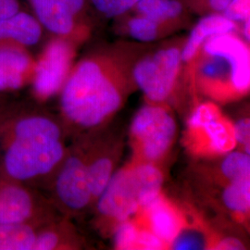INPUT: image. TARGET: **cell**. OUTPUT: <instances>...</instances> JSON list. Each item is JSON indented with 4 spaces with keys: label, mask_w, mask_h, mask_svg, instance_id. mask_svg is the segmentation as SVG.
I'll return each instance as SVG.
<instances>
[{
    "label": "cell",
    "mask_w": 250,
    "mask_h": 250,
    "mask_svg": "<svg viewBox=\"0 0 250 250\" xmlns=\"http://www.w3.org/2000/svg\"><path fill=\"white\" fill-rule=\"evenodd\" d=\"M207 56L208 58L199 67V74L202 79L209 82H220L228 78L231 83L232 69L229 62L220 56Z\"/></svg>",
    "instance_id": "cell-22"
},
{
    "label": "cell",
    "mask_w": 250,
    "mask_h": 250,
    "mask_svg": "<svg viewBox=\"0 0 250 250\" xmlns=\"http://www.w3.org/2000/svg\"><path fill=\"white\" fill-rule=\"evenodd\" d=\"M162 183L161 170L149 163L119 170L99 196L98 209L120 222L127 221L160 196Z\"/></svg>",
    "instance_id": "cell-3"
},
{
    "label": "cell",
    "mask_w": 250,
    "mask_h": 250,
    "mask_svg": "<svg viewBox=\"0 0 250 250\" xmlns=\"http://www.w3.org/2000/svg\"><path fill=\"white\" fill-rule=\"evenodd\" d=\"M44 29L29 9H20L0 20V45H17L30 47L43 38Z\"/></svg>",
    "instance_id": "cell-12"
},
{
    "label": "cell",
    "mask_w": 250,
    "mask_h": 250,
    "mask_svg": "<svg viewBox=\"0 0 250 250\" xmlns=\"http://www.w3.org/2000/svg\"><path fill=\"white\" fill-rule=\"evenodd\" d=\"M36 60L29 48L0 45V96H9L32 83Z\"/></svg>",
    "instance_id": "cell-11"
},
{
    "label": "cell",
    "mask_w": 250,
    "mask_h": 250,
    "mask_svg": "<svg viewBox=\"0 0 250 250\" xmlns=\"http://www.w3.org/2000/svg\"><path fill=\"white\" fill-rule=\"evenodd\" d=\"M216 250H244V246L241 242L235 238H227L220 242L216 248Z\"/></svg>",
    "instance_id": "cell-32"
},
{
    "label": "cell",
    "mask_w": 250,
    "mask_h": 250,
    "mask_svg": "<svg viewBox=\"0 0 250 250\" xmlns=\"http://www.w3.org/2000/svg\"><path fill=\"white\" fill-rule=\"evenodd\" d=\"M29 10L44 31L75 43L86 36L91 24L89 0H26Z\"/></svg>",
    "instance_id": "cell-4"
},
{
    "label": "cell",
    "mask_w": 250,
    "mask_h": 250,
    "mask_svg": "<svg viewBox=\"0 0 250 250\" xmlns=\"http://www.w3.org/2000/svg\"><path fill=\"white\" fill-rule=\"evenodd\" d=\"M67 154L61 125L17 101L0 125V173L35 188L55 176Z\"/></svg>",
    "instance_id": "cell-1"
},
{
    "label": "cell",
    "mask_w": 250,
    "mask_h": 250,
    "mask_svg": "<svg viewBox=\"0 0 250 250\" xmlns=\"http://www.w3.org/2000/svg\"><path fill=\"white\" fill-rule=\"evenodd\" d=\"M132 10L159 21L182 22L185 7L180 0H140Z\"/></svg>",
    "instance_id": "cell-18"
},
{
    "label": "cell",
    "mask_w": 250,
    "mask_h": 250,
    "mask_svg": "<svg viewBox=\"0 0 250 250\" xmlns=\"http://www.w3.org/2000/svg\"><path fill=\"white\" fill-rule=\"evenodd\" d=\"M236 23L226 18L223 13H213L201 19L188 36L182 48V61L188 62L198 53L202 45L212 36L233 33Z\"/></svg>",
    "instance_id": "cell-13"
},
{
    "label": "cell",
    "mask_w": 250,
    "mask_h": 250,
    "mask_svg": "<svg viewBox=\"0 0 250 250\" xmlns=\"http://www.w3.org/2000/svg\"><path fill=\"white\" fill-rule=\"evenodd\" d=\"M223 200L230 210L247 213L250 206V178L231 182L224 189Z\"/></svg>",
    "instance_id": "cell-20"
},
{
    "label": "cell",
    "mask_w": 250,
    "mask_h": 250,
    "mask_svg": "<svg viewBox=\"0 0 250 250\" xmlns=\"http://www.w3.org/2000/svg\"><path fill=\"white\" fill-rule=\"evenodd\" d=\"M140 0H89L90 7L106 18L121 17L134 9Z\"/></svg>",
    "instance_id": "cell-23"
},
{
    "label": "cell",
    "mask_w": 250,
    "mask_h": 250,
    "mask_svg": "<svg viewBox=\"0 0 250 250\" xmlns=\"http://www.w3.org/2000/svg\"><path fill=\"white\" fill-rule=\"evenodd\" d=\"M180 24L181 21L164 22L135 14V16L129 18L126 21V29L128 34L135 40L149 43L169 34Z\"/></svg>",
    "instance_id": "cell-16"
},
{
    "label": "cell",
    "mask_w": 250,
    "mask_h": 250,
    "mask_svg": "<svg viewBox=\"0 0 250 250\" xmlns=\"http://www.w3.org/2000/svg\"><path fill=\"white\" fill-rule=\"evenodd\" d=\"M232 134L234 141L245 146L246 153L250 154V125L248 119L237 121L234 125Z\"/></svg>",
    "instance_id": "cell-27"
},
{
    "label": "cell",
    "mask_w": 250,
    "mask_h": 250,
    "mask_svg": "<svg viewBox=\"0 0 250 250\" xmlns=\"http://www.w3.org/2000/svg\"><path fill=\"white\" fill-rule=\"evenodd\" d=\"M128 69L124 60L107 53L91 54L76 63L60 91L65 122L89 129L114 113L123 102Z\"/></svg>",
    "instance_id": "cell-2"
},
{
    "label": "cell",
    "mask_w": 250,
    "mask_h": 250,
    "mask_svg": "<svg viewBox=\"0 0 250 250\" xmlns=\"http://www.w3.org/2000/svg\"><path fill=\"white\" fill-rule=\"evenodd\" d=\"M55 195L64 208L76 212L93 200L86 170V159L79 151L66 154L54 176Z\"/></svg>",
    "instance_id": "cell-9"
},
{
    "label": "cell",
    "mask_w": 250,
    "mask_h": 250,
    "mask_svg": "<svg viewBox=\"0 0 250 250\" xmlns=\"http://www.w3.org/2000/svg\"><path fill=\"white\" fill-rule=\"evenodd\" d=\"M233 22H241L250 19V0H232L222 12Z\"/></svg>",
    "instance_id": "cell-26"
},
{
    "label": "cell",
    "mask_w": 250,
    "mask_h": 250,
    "mask_svg": "<svg viewBox=\"0 0 250 250\" xmlns=\"http://www.w3.org/2000/svg\"><path fill=\"white\" fill-rule=\"evenodd\" d=\"M131 131L144 158L158 161L170 148L176 134V124L165 108L147 105L136 113Z\"/></svg>",
    "instance_id": "cell-6"
},
{
    "label": "cell",
    "mask_w": 250,
    "mask_h": 250,
    "mask_svg": "<svg viewBox=\"0 0 250 250\" xmlns=\"http://www.w3.org/2000/svg\"><path fill=\"white\" fill-rule=\"evenodd\" d=\"M138 230L134 224L125 221L119 226L114 234V244L119 250L137 249Z\"/></svg>",
    "instance_id": "cell-25"
},
{
    "label": "cell",
    "mask_w": 250,
    "mask_h": 250,
    "mask_svg": "<svg viewBox=\"0 0 250 250\" xmlns=\"http://www.w3.org/2000/svg\"><path fill=\"white\" fill-rule=\"evenodd\" d=\"M170 244L172 250H199L205 249L206 240L201 232L186 230L180 231Z\"/></svg>",
    "instance_id": "cell-24"
},
{
    "label": "cell",
    "mask_w": 250,
    "mask_h": 250,
    "mask_svg": "<svg viewBox=\"0 0 250 250\" xmlns=\"http://www.w3.org/2000/svg\"><path fill=\"white\" fill-rule=\"evenodd\" d=\"M145 209L148 217L150 231L163 243H171L180 232V219L172 208L158 197Z\"/></svg>",
    "instance_id": "cell-15"
},
{
    "label": "cell",
    "mask_w": 250,
    "mask_h": 250,
    "mask_svg": "<svg viewBox=\"0 0 250 250\" xmlns=\"http://www.w3.org/2000/svg\"><path fill=\"white\" fill-rule=\"evenodd\" d=\"M181 52L178 46L165 47L134 64V83L152 102H162L170 97L183 62Z\"/></svg>",
    "instance_id": "cell-5"
},
{
    "label": "cell",
    "mask_w": 250,
    "mask_h": 250,
    "mask_svg": "<svg viewBox=\"0 0 250 250\" xmlns=\"http://www.w3.org/2000/svg\"><path fill=\"white\" fill-rule=\"evenodd\" d=\"M37 228L33 224L0 223V250H34Z\"/></svg>",
    "instance_id": "cell-17"
},
{
    "label": "cell",
    "mask_w": 250,
    "mask_h": 250,
    "mask_svg": "<svg viewBox=\"0 0 250 250\" xmlns=\"http://www.w3.org/2000/svg\"><path fill=\"white\" fill-rule=\"evenodd\" d=\"M74 44L62 38L54 37L36 61L32 85L36 98L46 99L62 88L72 70Z\"/></svg>",
    "instance_id": "cell-7"
},
{
    "label": "cell",
    "mask_w": 250,
    "mask_h": 250,
    "mask_svg": "<svg viewBox=\"0 0 250 250\" xmlns=\"http://www.w3.org/2000/svg\"><path fill=\"white\" fill-rule=\"evenodd\" d=\"M206 8L215 13H222L232 0H203Z\"/></svg>",
    "instance_id": "cell-31"
},
{
    "label": "cell",
    "mask_w": 250,
    "mask_h": 250,
    "mask_svg": "<svg viewBox=\"0 0 250 250\" xmlns=\"http://www.w3.org/2000/svg\"><path fill=\"white\" fill-rule=\"evenodd\" d=\"M113 165L106 158H99L94 161L86 160L87 179L92 198H99L103 193L112 176Z\"/></svg>",
    "instance_id": "cell-19"
},
{
    "label": "cell",
    "mask_w": 250,
    "mask_h": 250,
    "mask_svg": "<svg viewBox=\"0 0 250 250\" xmlns=\"http://www.w3.org/2000/svg\"><path fill=\"white\" fill-rule=\"evenodd\" d=\"M17 101L9 99V96H0V125L8 116L9 111L14 107Z\"/></svg>",
    "instance_id": "cell-30"
},
{
    "label": "cell",
    "mask_w": 250,
    "mask_h": 250,
    "mask_svg": "<svg viewBox=\"0 0 250 250\" xmlns=\"http://www.w3.org/2000/svg\"><path fill=\"white\" fill-rule=\"evenodd\" d=\"M46 222L47 210L35 188L0 173V223L39 226Z\"/></svg>",
    "instance_id": "cell-8"
},
{
    "label": "cell",
    "mask_w": 250,
    "mask_h": 250,
    "mask_svg": "<svg viewBox=\"0 0 250 250\" xmlns=\"http://www.w3.org/2000/svg\"><path fill=\"white\" fill-rule=\"evenodd\" d=\"M206 55L224 58L231 66V84L238 92H246L250 85V47L233 33L208 38L201 46Z\"/></svg>",
    "instance_id": "cell-10"
},
{
    "label": "cell",
    "mask_w": 250,
    "mask_h": 250,
    "mask_svg": "<svg viewBox=\"0 0 250 250\" xmlns=\"http://www.w3.org/2000/svg\"><path fill=\"white\" fill-rule=\"evenodd\" d=\"M222 172L230 182L250 178V154L232 152L223 161Z\"/></svg>",
    "instance_id": "cell-21"
},
{
    "label": "cell",
    "mask_w": 250,
    "mask_h": 250,
    "mask_svg": "<svg viewBox=\"0 0 250 250\" xmlns=\"http://www.w3.org/2000/svg\"><path fill=\"white\" fill-rule=\"evenodd\" d=\"M21 0H0V20L22 9Z\"/></svg>",
    "instance_id": "cell-29"
},
{
    "label": "cell",
    "mask_w": 250,
    "mask_h": 250,
    "mask_svg": "<svg viewBox=\"0 0 250 250\" xmlns=\"http://www.w3.org/2000/svg\"><path fill=\"white\" fill-rule=\"evenodd\" d=\"M163 242L152 231L142 230L138 232L137 249L146 250H161Z\"/></svg>",
    "instance_id": "cell-28"
},
{
    "label": "cell",
    "mask_w": 250,
    "mask_h": 250,
    "mask_svg": "<svg viewBox=\"0 0 250 250\" xmlns=\"http://www.w3.org/2000/svg\"><path fill=\"white\" fill-rule=\"evenodd\" d=\"M190 125L195 129H202L208 139L209 146L216 152H225L234 145L232 132L220 119L213 108L200 106L190 120Z\"/></svg>",
    "instance_id": "cell-14"
}]
</instances>
